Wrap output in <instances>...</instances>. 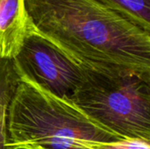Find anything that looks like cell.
<instances>
[{
	"mask_svg": "<svg viewBox=\"0 0 150 149\" xmlns=\"http://www.w3.org/2000/svg\"><path fill=\"white\" fill-rule=\"evenodd\" d=\"M87 146L90 149H150V141L123 139L112 142H93Z\"/></svg>",
	"mask_w": 150,
	"mask_h": 149,
	"instance_id": "cell-8",
	"label": "cell"
},
{
	"mask_svg": "<svg viewBox=\"0 0 150 149\" xmlns=\"http://www.w3.org/2000/svg\"><path fill=\"white\" fill-rule=\"evenodd\" d=\"M30 32L25 0H0V59H14Z\"/></svg>",
	"mask_w": 150,
	"mask_h": 149,
	"instance_id": "cell-5",
	"label": "cell"
},
{
	"mask_svg": "<svg viewBox=\"0 0 150 149\" xmlns=\"http://www.w3.org/2000/svg\"><path fill=\"white\" fill-rule=\"evenodd\" d=\"M7 116L8 149H90L89 143L123 140L93 121L69 99L57 97L25 76Z\"/></svg>",
	"mask_w": 150,
	"mask_h": 149,
	"instance_id": "cell-2",
	"label": "cell"
},
{
	"mask_svg": "<svg viewBox=\"0 0 150 149\" xmlns=\"http://www.w3.org/2000/svg\"><path fill=\"white\" fill-rule=\"evenodd\" d=\"M83 70L68 99L114 134L150 141V82L134 75Z\"/></svg>",
	"mask_w": 150,
	"mask_h": 149,
	"instance_id": "cell-3",
	"label": "cell"
},
{
	"mask_svg": "<svg viewBox=\"0 0 150 149\" xmlns=\"http://www.w3.org/2000/svg\"><path fill=\"white\" fill-rule=\"evenodd\" d=\"M12 62L18 76L63 98H68L83 79L81 67L32 30Z\"/></svg>",
	"mask_w": 150,
	"mask_h": 149,
	"instance_id": "cell-4",
	"label": "cell"
},
{
	"mask_svg": "<svg viewBox=\"0 0 150 149\" xmlns=\"http://www.w3.org/2000/svg\"><path fill=\"white\" fill-rule=\"evenodd\" d=\"M31 30L83 69L150 82V33L95 0H25Z\"/></svg>",
	"mask_w": 150,
	"mask_h": 149,
	"instance_id": "cell-1",
	"label": "cell"
},
{
	"mask_svg": "<svg viewBox=\"0 0 150 149\" xmlns=\"http://www.w3.org/2000/svg\"><path fill=\"white\" fill-rule=\"evenodd\" d=\"M150 33V0H95Z\"/></svg>",
	"mask_w": 150,
	"mask_h": 149,
	"instance_id": "cell-7",
	"label": "cell"
},
{
	"mask_svg": "<svg viewBox=\"0 0 150 149\" xmlns=\"http://www.w3.org/2000/svg\"><path fill=\"white\" fill-rule=\"evenodd\" d=\"M18 80L12 60L0 59V149H8L6 147L8 109Z\"/></svg>",
	"mask_w": 150,
	"mask_h": 149,
	"instance_id": "cell-6",
	"label": "cell"
}]
</instances>
